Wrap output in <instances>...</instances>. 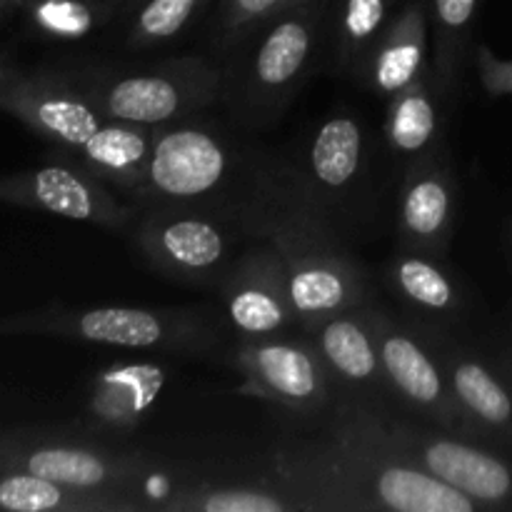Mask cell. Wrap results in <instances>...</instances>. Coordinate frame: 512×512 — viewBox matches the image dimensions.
<instances>
[{
  "mask_svg": "<svg viewBox=\"0 0 512 512\" xmlns=\"http://www.w3.org/2000/svg\"><path fill=\"white\" fill-rule=\"evenodd\" d=\"M283 488L308 510L475 512V500L420 465L338 433L330 448L298 450L278 460Z\"/></svg>",
  "mask_w": 512,
  "mask_h": 512,
  "instance_id": "1",
  "label": "cell"
},
{
  "mask_svg": "<svg viewBox=\"0 0 512 512\" xmlns=\"http://www.w3.org/2000/svg\"><path fill=\"white\" fill-rule=\"evenodd\" d=\"M325 35V0H298L245 35L240 43L250 45L240 63L223 73V98L235 118L248 125L278 118L313 70Z\"/></svg>",
  "mask_w": 512,
  "mask_h": 512,
  "instance_id": "2",
  "label": "cell"
},
{
  "mask_svg": "<svg viewBox=\"0 0 512 512\" xmlns=\"http://www.w3.org/2000/svg\"><path fill=\"white\" fill-rule=\"evenodd\" d=\"M243 175L238 153L220 130L178 120L155 130L148 175L135 198L148 205L225 210L230 185Z\"/></svg>",
  "mask_w": 512,
  "mask_h": 512,
  "instance_id": "3",
  "label": "cell"
},
{
  "mask_svg": "<svg viewBox=\"0 0 512 512\" xmlns=\"http://www.w3.org/2000/svg\"><path fill=\"white\" fill-rule=\"evenodd\" d=\"M223 98V73L203 58H173L153 68L110 70L88 93L108 120L160 125L188 120Z\"/></svg>",
  "mask_w": 512,
  "mask_h": 512,
  "instance_id": "4",
  "label": "cell"
},
{
  "mask_svg": "<svg viewBox=\"0 0 512 512\" xmlns=\"http://www.w3.org/2000/svg\"><path fill=\"white\" fill-rule=\"evenodd\" d=\"M228 210L203 205H150L138 223L140 253L160 273L185 283H205L225 273L230 253Z\"/></svg>",
  "mask_w": 512,
  "mask_h": 512,
  "instance_id": "5",
  "label": "cell"
},
{
  "mask_svg": "<svg viewBox=\"0 0 512 512\" xmlns=\"http://www.w3.org/2000/svg\"><path fill=\"white\" fill-rule=\"evenodd\" d=\"M245 390L298 413H318L328 405L330 375L310 340L255 338L238 350Z\"/></svg>",
  "mask_w": 512,
  "mask_h": 512,
  "instance_id": "6",
  "label": "cell"
},
{
  "mask_svg": "<svg viewBox=\"0 0 512 512\" xmlns=\"http://www.w3.org/2000/svg\"><path fill=\"white\" fill-rule=\"evenodd\" d=\"M368 318L378 338L385 383L393 395L443 428L458 430L463 425V413L450 390L443 360H438V355L420 343V338L395 323L390 315L368 310Z\"/></svg>",
  "mask_w": 512,
  "mask_h": 512,
  "instance_id": "7",
  "label": "cell"
},
{
  "mask_svg": "<svg viewBox=\"0 0 512 512\" xmlns=\"http://www.w3.org/2000/svg\"><path fill=\"white\" fill-rule=\"evenodd\" d=\"M225 313L245 340L283 338L300 325L285 283V265L273 245L248 250L220 280Z\"/></svg>",
  "mask_w": 512,
  "mask_h": 512,
  "instance_id": "8",
  "label": "cell"
},
{
  "mask_svg": "<svg viewBox=\"0 0 512 512\" xmlns=\"http://www.w3.org/2000/svg\"><path fill=\"white\" fill-rule=\"evenodd\" d=\"M310 343L318 350L330 383H338L355 398V408L370 410L380 403L388 383L380 365L378 338L370 325L368 310L353 308L330 315L308 330Z\"/></svg>",
  "mask_w": 512,
  "mask_h": 512,
  "instance_id": "9",
  "label": "cell"
},
{
  "mask_svg": "<svg viewBox=\"0 0 512 512\" xmlns=\"http://www.w3.org/2000/svg\"><path fill=\"white\" fill-rule=\"evenodd\" d=\"M453 175L438 158H425L413 165L400 195L398 223L408 248L443 250L455 220Z\"/></svg>",
  "mask_w": 512,
  "mask_h": 512,
  "instance_id": "10",
  "label": "cell"
},
{
  "mask_svg": "<svg viewBox=\"0 0 512 512\" xmlns=\"http://www.w3.org/2000/svg\"><path fill=\"white\" fill-rule=\"evenodd\" d=\"M75 335L115 348H185L200 345L203 330L188 318L148 308H93L75 318Z\"/></svg>",
  "mask_w": 512,
  "mask_h": 512,
  "instance_id": "11",
  "label": "cell"
},
{
  "mask_svg": "<svg viewBox=\"0 0 512 512\" xmlns=\"http://www.w3.org/2000/svg\"><path fill=\"white\" fill-rule=\"evenodd\" d=\"M365 165V133L358 118L338 113L325 120L313 135L308 170L300 173L308 193L318 205L338 203L355 188Z\"/></svg>",
  "mask_w": 512,
  "mask_h": 512,
  "instance_id": "12",
  "label": "cell"
},
{
  "mask_svg": "<svg viewBox=\"0 0 512 512\" xmlns=\"http://www.w3.org/2000/svg\"><path fill=\"white\" fill-rule=\"evenodd\" d=\"M428 40V8L423 0H410L380 35L360 80L375 95L393 98L398 90L425 75Z\"/></svg>",
  "mask_w": 512,
  "mask_h": 512,
  "instance_id": "13",
  "label": "cell"
},
{
  "mask_svg": "<svg viewBox=\"0 0 512 512\" xmlns=\"http://www.w3.org/2000/svg\"><path fill=\"white\" fill-rule=\"evenodd\" d=\"M33 198L50 213L98 223L110 230L128 228L133 220V210L115 198L113 190L95 183L90 175L73 173L60 165L43 168L33 175Z\"/></svg>",
  "mask_w": 512,
  "mask_h": 512,
  "instance_id": "14",
  "label": "cell"
},
{
  "mask_svg": "<svg viewBox=\"0 0 512 512\" xmlns=\"http://www.w3.org/2000/svg\"><path fill=\"white\" fill-rule=\"evenodd\" d=\"M155 130L158 128L150 125L105 120L103 128L80 150L95 178L105 180L108 188L135 198L148 175Z\"/></svg>",
  "mask_w": 512,
  "mask_h": 512,
  "instance_id": "15",
  "label": "cell"
},
{
  "mask_svg": "<svg viewBox=\"0 0 512 512\" xmlns=\"http://www.w3.org/2000/svg\"><path fill=\"white\" fill-rule=\"evenodd\" d=\"M438 90L430 85V75L413 80L393 95L385 118V138L395 158L408 160L410 168L420 160L430 158L435 138H438Z\"/></svg>",
  "mask_w": 512,
  "mask_h": 512,
  "instance_id": "16",
  "label": "cell"
},
{
  "mask_svg": "<svg viewBox=\"0 0 512 512\" xmlns=\"http://www.w3.org/2000/svg\"><path fill=\"white\" fill-rule=\"evenodd\" d=\"M163 388L158 365H118L100 375L90 410L110 430H130L140 423Z\"/></svg>",
  "mask_w": 512,
  "mask_h": 512,
  "instance_id": "17",
  "label": "cell"
},
{
  "mask_svg": "<svg viewBox=\"0 0 512 512\" xmlns=\"http://www.w3.org/2000/svg\"><path fill=\"white\" fill-rule=\"evenodd\" d=\"M393 0H340L333 20L328 18L330 53L343 73L363 75L370 53L385 33Z\"/></svg>",
  "mask_w": 512,
  "mask_h": 512,
  "instance_id": "18",
  "label": "cell"
},
{
  "mask_svg": "<svg viewBox=\"0 0 512 512\" xmlns=\"http://www.w3.org/2000/svg\"><path fill=\"white\" fill-rule=\"evenodd\" d=\"M443 368L460 413L485 428H508L512 423L510 393L480 360L450 350L443 355Z\"/></svg>",
  "mask_w": 512,
  "mask_h": 512,
  "instance_id": "19",
  "label": "cell"
},
{
  "mask_svg": "<svg viewBox=\"0 0 512 512\" xmlns=\"http://www.w3.org/2000/svg\"><path fill=\"white\" fill-rule=\"evenodd\" d=\"M160 510L178 512H288L308 510L288 488L265 485H198L180 488L160 503Z\"/></svg>",
  "mask_w": 512,
  "mask_h": 512,
  "instance_id": "20",
  "label": "cell"
},
{
  "mask_svg": "<svg viewBox=\"0 0 512 512\" xmlns=\"http://www.w3.org/2000/svg\"><path fill=\"white\" fill-rule=\"evenodd\" d=\"M390 285L395 293L430 315H453L460 308V293L448 270L430 255L410 248L398 253L390 263Z\"/></svg>",
  "mask_w": 512,
  "mask_h": 512,
  "instance_id": "21",
  "label": "cell"
},
{
  "mask_svg": "<svg viewBox=\"0 0 512 512\" xmlns=\"http://www.w3.org/2000/svg\"><path fill=\"white\" fill-rule=\"evenodd\" d=\"M475 8H478V0H430L428 15L433 18L430 80L435 83V90L448 93L458 78L460 55H463Z\"/></svg>",
  "mask_w": 512,
  "mask_h": 512,
  "instance_id": "22",
  "label": "cell"
},
{
  "mask_svg": "<svg viewBox=\"0 0 512 512\" xmlns=\"http://www.w3.org/2000/svg\"><path fill=\"white\" fill-rule=\"evenodd\" d=\"M33 115L40 128L73 148H83L108 120L90 103L88 95L73 93L45 95L33 105Z\"/></svg>",
  "mask_w": 512,
  "mask_h": 512,
  "instance_id": "23",
  "label": "cell"
},
{
  "mask_svg": "<svg viewBox=\"0 0 512 512\" xmlns=\"http://www.w3.org/2000/svg\"><path fill=\"white\" fill-rule=\"evenodd\" d=\"M208 0H140L128 25L130 48H155L178 38Z\"/></svg>",
  "mask_w": 512,
  "mask_h": 512,
  "instance_id": "24",
  "label": "cell"
},
{
  "mask_svg": "<svg viewBox=\"0 0 512 512\" xmlns=\"http://www.w3.org/2000/svg\"><path fill=\"white\" fill-rule=\"evenodd\" d=\"M115 5V0H43L35 8V18L50 33L80 38L103 20V13H113Z\"/></svg>",
  "mask_w": 512,
  "mask_h": 512,
  "instance_id": "25",
  "label": "cell"
},
{
  "mask_svg": "<svg viewBox=\"0 0 512 512\" xmlns=\"http://www.w3.org/2000/svg\"><path fill=\"white\" fill-rule=\"evenodd\" d=\"M295 3L298 0H223L215 23V38L225 48L238 45L245 35Z\"/></svg>",
  "mask_w": 512,
  "mask_h": 512,
  "instance_id": "26",
  "label": "cell"
},
{
  "mask_svg": "<svg viewBox=\"0 0 512 512\" xmlns=\"http://www.w3.org/2000/svg\"><path fill=\"white\" fill-rule=\"evenodd\" d=\"M480 73L485 85L493 93H512V63H498L488 55V50L480 53Z\"/></svg>",
  "mask_w": 512,
  "mask_h": 512,
  "instance_id": "27",
  "label": "cell"
},
{
  "mask_svg": "<svg viewBox=\"0 0 512 512\" xmlns=\"http://www.w3.org/2000/svg\"><path fill=\"white\" fill-rule=\"evenodd\" d=\"M115 3H118V5L120 3H140V0H115Z\"/></svg>",
  "mask_w": 512,
  "mask_h": 512,
  "instance_id": "28",
  "label": "cell"
}]
</instances>
